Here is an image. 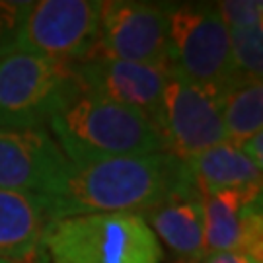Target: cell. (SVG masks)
<instances>
[{
	"instance_id": "cell-1",
	"label": "cell",
	"mask_w": 263,
	"mask_h": 263,
	"mask_svg": "<svg viewBox=\"0 0 263 263\" xmlns=\"http://www.w3.org/2000/svg\"><path fill=\"white\" fill-rule=\"evenodd\" d=\"M189 195H201L185 160L174 152L109 158L78 166L68 162L45 199L51 220L94 213H139Z\"/></svg>"
},
{
	"instance_id": "cell-2",
	"label": "cell",
	"mask_w": 263,
	"mask_h": 263,
	"mask_svg": "<svg viewBox=\"0 0 263 263\" xmlns=\"http://www.w3.org/2000/svg\"><path fill=\"white\" fill-rule=\"evenodd\" d=\"M47 127L66 160L78 166L168 151L164 133L151 117L90 92L72 100Z\"/></svg>"
},
{
	"instance_id": "cell-3",
	"label": "cell",
	"mask_w": 263,
	"mask_h": 263,
	"mask_svg": "<svg viewBox=\"0 0 263 263\" xmlns=\"http://www.w3.org/2000/svg\"><path fill=\"white\" fill-rule=\"evenodd\" d=\"M41 248L53 263H162L164 250L139 213H94L51 220Z\"/></svg>"
},
{
	"instance_id": "cell-4",
	"label": "cell",
	"mask_w": 263,
	"mask_h": 263,
	"mask_svg": "<svg viewBox=\"0 0 263 263\" xmlns=\"http://www.w3.org/2000/svg\"><path fill=\"white\" fill-rule=\"evenodd\" d=\"M84 92L78 63L12 53L0 59V127L39 129Z\"/></svg>"
},
{
	"instance_id": "cell-5",
	"label": "cell",
	"mask_w": 263,
	"mask_h": 263,
	"mask_svg": "<svg viewBox=\"0 0 263 263\" xmlns=\"http://www.w3.org/2000/svg\"><path fill=\"white\" fill-rule=\"evenodd\" d=\"M170 68L218 100L244 80L236 74L230 31L215 4H170Z\"/></svg>"
},
{
	"instance_id": "cell-6",
	"label": "cell",
	"mask_w": 263,
	"mask_h": 263,
	"mask_svg": "<svg viewBox=\"0 0 263 263\" xmlns=\"http://www.w3.org/2000/svg\"><path fill=\"white\" fill-rule=\"evenodd\" d=\"M102 0L29 2L16 35L14 53L82 63L96 53Z\"/></svg>"
},
{
	"instance_id": "cell-7",
	"label": "cell",
	"mask_w": 263,
	"mask_h": 263,
	"mask_svg": "<svg viewBox=\"0 0 263 263\" xmlns=\"http://www.w3.org/2000/svg\"><path fill=\"white\" fill-rule=\"evenodd\" d=\"M94 55L170 66V4L139 0L102 2Z\"/></svg>"
},
{
	"instance_id": "cell-8",
	"label": "cell",
	"mask_w": 263,
	"mask_h": 263,
	"mask_svg": "<svg viewBox=\"0 0 263 263\" xmlns=\"http://www.w3.org/2000/svg\"><path fill=\"white\" fill-rule=\"evenodd\" d=\"M162 133L168 151L181 160L228 142L218 96L170 68L162 94Z\"/></svg>"
},
{
	"instance_id": "cell-9",
	"label": "cell",
	"mask_w": 263,
	"mask_h": 263,
	"mask_svg": "<svg viewBox=\"0 0 263 263\" xmlns=\"http://www.w3.org/2000/svg\"><path fill=\"white\" fill-rule=\"evenodd\" d=\"M78 74L84 92L139 109L162 129V94L168 82L170 66L92 55L78 63Z\"/></svg>"
},
{
	"instance_id": "cell-10",
	"label": "cell",
	"mask_w": 263,
	"mask_h": 263,
	"mask_svg": "<svg viewBox=\"0 0 263 263\" xmlns=\"http://www.w3.org/2000/svg\"><path fill=\"white\" fill-rule=\"evenodd\" d=\"M201 203L205 254L246 252L261 259V187L216 191Z\"/></svg>"
},
{
	"instance_id": "cell-11",
	"label": "cell",
	"mask_w": 263,
	"mask_h": 263,
	"mask_svg": "<svg viewBox=\"0 0 263 263\" xmlns=\"http://www.w3.org/2000/svg\"><path fill=\"white\" fill-rule=\"evenodd\" d=\"M68 164L45 127H0V189L43 195Z\"/></svg>"
},
{
	"instance_id": "cell-12",
	"label": "cell",
	"mask_w": 263,
	"mask_h": 263,
	"mask_svg": "<svg viewBox=\"0 0 263 263\" xmlns=\"http://www.w3.org/2000/svg\"><path fill=\"white\" fill-rule=\"evenodd\" d=\"M49 222L41 195L0 189V257L14 263L41 261V240Z\"/></svg>"
},
{
	"instance_id": "cell-13",
	"label": "cell",
	"mask_w": 263,
	"mask_h": 263,
	"mask_svg": "<svg viewBox=\"0 0 263 263\" xmlns=\"http://www.w3.org/2000/svg\"><path fill=\"white\" fill-rule=\"evenodd\" d=\"M144 218L158 240L172 250L176 263L205 261L203 203L201 195H189L164 203L144 213Z\"/></svg>"
},
{
	"instance_id": "cell-14",
	"label": "cell",
	"mask_w": 263,
	"mask_h": 263,
	"mask_svg": "<svg viewBox=\"0 0 263 263\" xmlns=\"http://www.w3.org/2000/svg\"><path fill=\"white\" fill-rule=\"evenodd\" d=\"M197 191L211 195L226 189H254L261 187V170L255 168L252 160L232 142H222L213 148L185 158Z\"/></svg>"
},
{
	"instance_id": "cell-15",
	"label": "cell",
	"mask_w": 263,
	"mask_h": 263,
	"mask_svg": "<svg viewBox=\"0 0 263 263\" xmlns=\"http://www.w3.org/2000/svg\"><path fill=\"white\" fill-rule=\"evenodd\" d=\"M220 113L228 142L238 146L246 139L261 133L263 84L261 80H238L220 96Z\"/></svg>"
},
{
	"instance_id": "cell-16",
	"label": "cell",
	"mask_w": 263,
	"mask_h": 263,
	"mask_svg": "<svg viewBox=\"0 0 263 263\" xmlns=\"http://www.w3.org/2000/svg\"><path fill=\"white\" fill-rule=\"evenodd\" d=\"M230 53L236 74L244 80H261L263 74V24L248 28H228Z\"/></svg>"
},
{
	"instance_id": "cell-17",
	"label": "cell",
	"mask_w": 263,
	"mask_h": 263,
	"mask_svg": "<svg viewBox=\"0 0 263 263\" xmlns=\"http://www.w3.org/2000/svg\"><path fill=\"white\" fill-rule=\"evenodd\" d=\"M215 8L228 28H248L261 24V0H224L216 2Z\"/></svg>"
},
{
	"instance_id": "cell-18",
	"label": "cell",
	"mask_w": 263,
	"mask_h": 263,
	"mask_svg": "<svg viewBox=\"0 0 263 263\" xmlns=\"http://www.w3.org/2000/svg\"><path fill=\"white\" fill-rule=\"evenodd\" d=\"M29 2H0V59L14 53L16 35Z\"/></svg>"
},
{
	"instance_id": "cell-19",
	"label": "cell",
	"mask_w": 263,
	"mask_h": 263,
	"mask_svg": "<svg viewBox=\"0 0 263 263\" xmlns=\"http://www.w3.org/2000/svg\"><path fill=\"white\" fill-rule=\"evenodd\" d=\"M238 148L244 152L248 160H252L255 168H263V133H255L254 137L246 139L244 142L238 144Z\"/></svg>"
},
{
	"instance_id": "cell-20",
	"label": "cell",
	"mask_w": 263,
	"mask_h": 263,
	"mask_svg": "<svg viewBox=\"0 0 263 263\" xmlns=\"http://www.w3.org/2000/svg\"><path fill=\"white\" fill-rule=\"evenodd\" d=\"M203 263H263V259H257L246 252H224V254L207 255Z\"/></svg>"
},
{
	"instance_id": "cell-21",
	"label": "cell",
	"mask_w": 263,
	"mask_h": 263,
	"mask_svg": "<svg viewBox=\"0 0 263 263\" xmlns=\"http://www.w3.org/2000/svg\"><path fill=\"white\" fill-rule=\"evenodd\" d=\"M0 263H14V261H8V259H2V257H0Z\"/></svg>"
}]
</instances>
